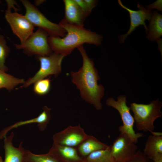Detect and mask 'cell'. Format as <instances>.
Returning <instances> with one entry per match:
<instances>
[{"mask_svg":"<svg viewBox=\"0 0 162 162\" xmlns=\"http://www.w3.org/2000/svg\"><path fill=\"white\" fill-rule=\"evenodd\" d=\"M49 36L46 31L38 28L23 43L15 46L16 49L23 50L25 53L29 56H49L53 52L48 42Z\"/></svg>","mask_w":162,"mask_h":162,"instance_id":"52a82bcc","label":"cell"},{"mask_svg":"<svg viewBox=\"0 0 162 162\" xmlns=\"http://www.w3.org/2000/svg\"><path fill=\"white\" fill-rule=\"evenodd\" d=\"M80 124L75 126H69L52 136L53 143L73 147H76L88 136Z\"/></svg>","mask_w":162,"mask_h":162,"instance_id":"30bf717a","label":"cell"},{"mask_svg":"<svg viewBox=\"0 0 162 162\" xmlns=\"http://www.w3.org/2000/svg\"><path fill=\"white\" fill-rule=\"evenodd\" d=\"M162 103L158 99L152 100L148 104H131L130 107L134 113L137 130L151 133L154 132V121L162 116Z\"/></svg>","mask_w":162,"mask_h":162,"instance_id":"3957f363","label":"cell"},{"mask_svg":"<svg viewBox=\"0 0 162 162\" xmlns=\"http://www.w3.org/2000/svg\"><path fill=\"white\" fill-rule=\"evenodd\" d=\"M59 24L66 31L67 34L62 38L51 36L48 37V42L54 53L65 56L84 44L96 46L101 44L103 37L83 26L71 24L64 19Z\"/></svg>","mask_w":162,"mask_h":162,"instance_id":"7a4b0ae2","label":"cell"},{"mask_svg":"<svg viewBox=\"0 0 162 162\" xmlns=\"http://www.w3.org/2000/svg\"><path fill=\"white\" fill-rule=\"evenodd\" d=\"M42 110L43 111L41 113L35 118L18 122L4 128L0 132V139H2L6 136L7 133L11 130L28 124L37 123L40 131L44 130L51 119V108L45 106L43 107Z\"/></svg>","mask_w":162,"mask_h":162,"instance_id":"7c38bea8","label":"cell"},{"mask_svg":"<svg viewBox=\"0 0 162 162\" xmlns=\"http://www.w3.org/2000/svg\"><path fill=\"white\" fill-rule=\"evenodd\" d=\"M49 152L62 162H84L83 158L79 155L75 147L53 143Z\"/></svg>","mask_w":162,"mask_h":162,"instance_id":"2e32d148","label":"cell"},{"mask_svg":"<svg viewBox=\"0 0 162 162\" xmlns=\"http://www.w3.org/2000/svg\"><path fill=\"white\" fill-rule=\"evenodd\" d=\"M5 17L14 34L23 43L34 32V26L27 17L16 12H12L7 9Z\"/></svg>","mask_w":162,"mask_h":162,"instance_id":"ba28073f","label":"cell"},{"mask_svg":"<svg viewBox=\"0 0 162 162\" xmlns=\"http://www.w3.org/2000/svg\"><path fill=\"white\" fill-rule=\"evenodd\" d=\"M24 79L14 76L0 70V89L4 88L11 91L16 86L20 84H23Z\"/></svg>","mask_w":162,"mask_h":162,"instance_id":"44dd1931","label":"cell"},{"mask_svg":"<svg viewBox=\"0 0 162 162\" xmlns=\"http://www.w3.org/2000/svg\"><path fill=\"white\" fill-rule=\"evenodd\" d=\"M21 2L26 9L25 16L34 26H36L46 31L50 36L63 38L66 34V31L58 24L48 20L34 4L27 0Z\"/></svg>","mask_w":162,"mask_h":162,"instance_id":"277c9868","label":"cell"},{"mask_svg":"<svg viewBox=\"0 0 162 162\" xmlns=\"http://www.w3.org/2000/svg\"><path fill=\"white\" fill-rule=\"evenodd\" d=\"M83 160L84 162H115L111 153L110 146L92 152Z\"/></svg>","mask_w":162,"mask_h":162,"instance_id":"d6986e66","label":"cell"},{"mask_svg":"<svg viewBox=\"0 0 162 162\" xmlns=\"http://www.w3.org/2000/svg\"><path fill=\"white\" fill-rule=\"evenodd\" d=\"M120 5L123 9L127 10L129 13L130 20V26L127 32L123 35L118 36L119 43H123L128 36L136 29V28L140 25H143L147 34L148 28L147 27L145 21L146 20H150L152 16L151 10L145 8L140 3L137 4V10H132L124 6L120 0L118 1Z\"/></svg>","mask_w":162,"mask_h":162,"instance_id":"8fae6325","label":"cell"},{"mask_svg":"<svg viewBox=\"0 0 162 162\" xmlns=\"http://www.w3.org/2000/svg\"><path fill=\"white\" fill-rule=\"evenodd\" d=\"M65 7V16L63 19L74 25L83 26L87 17L74 0H63Z\"/></svg>","mask_w":162,"mask_h":162,"instance_id":"9a60e30c","label":"cell"},{"mask_svg":"<svg viewBox=\"0 0 162 162\" xmlns=\"http://www.w3.org/2000/svg\"><path fill=\"white\" fill-rule=\"evenodd\" d=\"M0 162H4L1 156H0Z\"/></svg>","mask_w":162,"mask_h":162,"instance_id":"f1b7e54d","label":"cell"},{"mask_svg":"<svg viewBox=\"0 0 162 162\" xmlns=\"http://www.w3.org/2000/svg\"><path fill=\"white\" fill-rule=\"evenodd\" d=\"M125 133H120L110 146L111 154L115 162H123L137 151V146Z\"/></svg>","mask_w":162,"mask_h":162,"instance_id":"9c48e42d","label":"cell"},{"mask_svg":"<svg viewBox=\"0 0 162 162\" xmlns=\"http://www.w3.org/2000/svg\"><path fill=\"white\" fill-rule=\"evenodd\" d=\"M77 49L82 58V65L78 71H71V81L80 90L82 98L93 105L97 110H100L102 107L101 99L104 96V88L98 84L100 79L98 71L83 45Z\"/></svg>","mask_w":162,"mask_h":162,"instance_id":"6da1fadb","label":"cell"},{"mask_svg":"<svg viewBox=\"0 0 162 162\" xmlns=\"http://www.w3.org/2000/svg\"><path fill=\"white\" fill-rule=\"evenodd\" d=\"M74 0L86 16L91 13L84 0Z\"/></svg>","mask_w":162,"mask_h":162,"instance_id":"d4e9b609","label":"cell"},{"mask_svg":"<svg viewBox=\"0 0 162 162\" xmlns=\"http://www.w3.org/2000/svg\"><path fill=\"white\" fill-rule=\"evenodd\" d=\"M123 162H152L140 150L137 151L133 156Z\"/></svg>","mask_w":162,"mask_h":162,"instance_id":"cb8c5ba5","label":"cell"},{"mask_svg":"<svg viewBox=\"0 0 162 162\" xmlns=\"http://www.w3.org/2000/svg\"><path fill=\"white\" fill-rule=\"evenodd\" d=\"M51 80L44 78L38 80L34 83L33 91L34 92L39 95H44L50 91L51 87Z\"/></svg>","mask_w":162,"mask_h":162,"instance_id":"603a6c76","label":"cell"},{"mask_svg":"<svg viewBox=\"0 0 162 162\" xmlns=\"http://www.w3.org/2000/svg\"><path fill=\"white\" fill-rule=\"evenodd\" d=\"M14 134L12 132L8 136L4 138V147L5 152L4 162H24L26 149L22 146L21 142L18 147H14L12 143Z\"/></svg>","mask_w":162,"mask_h":162,"instance_id":"5bb4252c","label":"cell"},{"mask_svg":"<svg viewBox=\"0 0 162 162\" xmlns=\"http://www.w3.org/2000/svg\"><path fill=\"white\" fill-rule=\"evenodd\" d=\"M10 49L7 45L3 35L0 34V70L6 72L8 68L5 65L6 59L8 56Z\"/></svg>","mask_w":162,"mask_h":162,"instance_id":"7402d4cb","label":"cell"},{"mask_svg":"<svg viewBox=\"0 0 162 162\" xmlns=\"http://www.w3.org/2000/svg\"><path fill=\"white\" fill-rule=\"evenodd\" d=\"M24 162H62L49 152L42 154H36L26 149Z\"/></svg>","mask_w":162,"mask_h":162,"instance_id":"ffe728a7","label":"cell"},{"mask_svg":"<svg viewBox=\"0 0 162 162\" xmlns=\"http://www.w3.org/2000/svg\"><path fill=\"white\" fill-rule=\"evenodd\" d=\"M117 99L116 101L112 98H109L106 101V104L116 109L120 114L123 122V125L118 128L120 133L126 134L136 143L138 139L143 136L144 134L141 133H136L134 129V120L130 112V107L126 104V96L120 95Z\"/></svg>","mask_w":162,"mask_h":162,"instance_id":"5b68a950","label":"cell"},{"mask_svg":"<svg viewBox=\"0 0 162 162\" xmlns=\"http://www.w3.org/2000/svg\"><path fill=\"white\" fill-rule=\"evenodd\" d=\"M146 7L150 10L155 8L162 11V0H157L152 4L147 6Z\"/></svg>","mask_w":162,"mask_h":162,"instance_id":"484cf974","label":"cell"},{"mask_svg":"<svg viewBox=\"0 0 162 162\" xmlns=\"http://www.w3.org/2000/svg\"><path fill=\"white\" fill-rule=\"evenodd\" d=\"M89 10L91 12L92 10L96 6L98 1L95 0H84Z\"/></svg>","mask_w":162,"mask_h":162,"instance_id":"4316f807","label":"cell"},{"mask_svg":"<svg viewBox=\"0 0 162 162\" xmlns=\"http://www.w3.org/2000/svg\"><path fill=\"white\" fill-rule=\"evenodd\" d=\"M147 38L151 41L154 40L158 43L161 49L162 35V15L155 10L153 11L150 20Z\"/></svg>","mask_w":162,"mask_h":162,"instance_id":"e0dca14e","label":"cell"},{"mask_svg":"<svg viewBox=\"0 0 162 162\" xmlns=\"http://www.w3.org/2000/svg\"><path fill=\"white\" fill-rule=\"evenodd\" d=\"M44 1V0H39L35 2V3L37 5H39L42 3Z\"/></svg>","mask_w":162,"mask_h":162,"instance_id":"83f0119b","label":"cell"},{"mask_svg":"<svg viewBox=\"0 0 162 162\" xmlns=\"http://www.w3.org/2000/svg\"><path fill=\"white\" fill-rule=\"evenodd\" d=\"M152 134L147 138L143 152L152 162H162V133Z\"/></svg>","mask_w":162,"mask_h":162,"instance_id":"4fadbf2b","label":"cell"},{"mask_svg":"<svg viewBox=\"0 0 162 162\" xmlns=\"http://www.w3.org/2000/svg\"><path fill=\"white\" fill-rule=\"evenodd\" d=\"M36 57L40 63V68L33 77L25 81L21 87H27L50 75L57 76L61 72V64L64 56L53 52L49 56Z\"/></svg>","mask_w":162,"mask_h":162,"instance_id":"8992f818","label":"cell"},{"mask_svg":"<svg viewBox=\"0 0 162 162\" xmlns=\"http://www.w3.org/2000/svg\"><path fill=\"white\" fill-rule=\"evenodd\" d=\"M108 146L94 136L89 135L85 140L76 148L79 155L84 158L92 152L105 149Z\"/></svg>","mask_w":162,"mask_h":162,"instance_id":"ac0fdd59","label":"cell"}]
</instances>
